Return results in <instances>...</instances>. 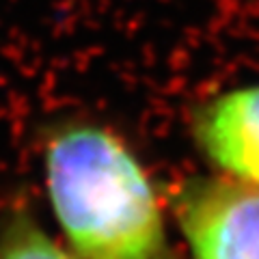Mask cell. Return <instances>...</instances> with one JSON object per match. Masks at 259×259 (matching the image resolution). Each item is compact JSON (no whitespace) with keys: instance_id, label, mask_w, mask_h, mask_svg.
<instances>
[{"instance_id":"6da1fadb","label":"cell","mask_w":259,"mask_h":259,"mask_svg":"<svg viewBox=\"0 0 259 259\" xmlns=\"http://www.w3.org/2000/svg\"><path fill=\"white\" fill-rule=\"evenodd\" d=\"M44 180L78 259H177L156 186L110 130L95 123L54 130L44 147Z\"/></svg>"},{"instance_id":"7a4b0ae2","label":"cell","mask_w":259,"mask_h":259,"mask_svg":"<svg viewBox=\"0 0 259 259\" xmlns=\"http://www.w3.org/2000/svg\"><path fill=\"white\" fill-rule=\"evenodd\" d=\"M173 207L190 259H259V188L223 175L188 177Z\"/></svg>"},{"instance_id":"3957f363","label":"cell","mask_w":259,"mask_h":259,"mask_svg":"<svg viewBox=\"0 0 259 259\" xmlns=\"http://www.w3.org/2000/svg\"><path fill=\"white\" fill-rule=\"evenodd\" d=\"M192 136L223 177L259 188V82L209 97L192 117Z\"/></svg>"},{"instance_id":"277c9868","label":"cell","mask_w":259,"mask_h":259,"mask_svg":"<svg viewBox=\"0 0 259 259\" xmlns=\"http://www.w3.org/2000/svg\"><path fill=\"white\" fill-rule=\"evenodd\" d=\"M0 259H78L54 242L28 212L15 209L0 225Z\"/></svg>"}]
</instances>
